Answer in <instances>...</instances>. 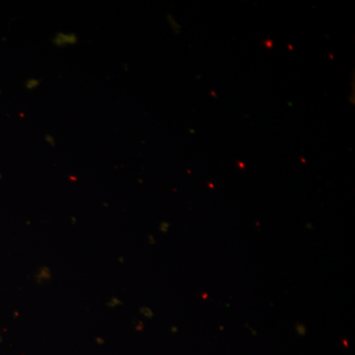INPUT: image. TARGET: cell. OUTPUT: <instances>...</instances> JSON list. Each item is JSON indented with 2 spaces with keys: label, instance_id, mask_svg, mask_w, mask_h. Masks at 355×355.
Returning <instances> with one entry per match:
<instances>
[{
  "label": "cell",
  "instance_id": "cell-1",
  "mask_svg": "<svg viewBox=\"0 0 355 355\" xmlns=\"http://www.w3.org/2000/svg\"><path fill=\"white\" fill-rule=\"evenodd\" d=\"M77 41H78V38L73 33L62 32L58 33L53 40V44L57 46H73L77 44Z\"/></svg>",
  "mask_w": 355,
  "mask_h": 355
},
{
  "label": "cell",
  "instance_id": "cell-2",
  "mask_svg": "<svg viewBox=\"0 0 355 355\" xmlns=\"http://www.w3.org/2000/svg\"><path fill=\"white\" fill-rule=\"evenodd\" d=\"M40 83H41V81H40L39 79L30 78L28 79L27 83H26V87L29 89V90H34V89L39 87Z\"/></svg>",
  "mask_w": 355,
  "mask_h": 355
},
{
  "label": "cell",
  "instance_id": "cell-3",
  "mask_svg": "<svg viewBox=\"0 0 355 355\" xmlns=\"http://www.w3.org/2000/svg\"><path fill=\"white\" fill-rule=\"evenodd\" d=\"M46 139V141L48 142V144H50L51 146H55V139H53V137H51V135H46V139Z\"/></svg>",
  "mask_w": 355,
  "mask_h": 355
}]
</instances>
